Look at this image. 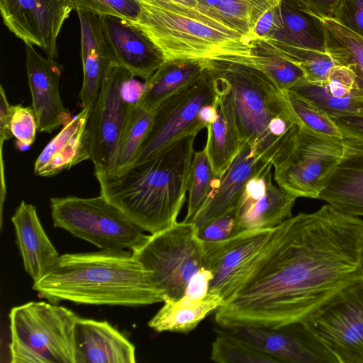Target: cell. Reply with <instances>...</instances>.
Masks as SVG:
<instances>
[{"label": "cell", "instance_id": "obj_11", "mask_svg": "<svg viewBox=\"0 0 363 363\" xmlns=\"http://www.w3.org/2000/svg\"><path fill=\"white\" fill-rule=\"evenodd\" d=\"M303 323L339 363H363V278L340 290Z\"/></svg>", "mask_w": 363, "mask_h": 363}, {"label": "cell", "instance_id": "obj_25", "mask_svg": "<svg viewBox=\"0 0 363 363\" xmlns=\"http://www.w3.org/2000/svg\"><path fill=\"white\" fill-rule=\"evenodd\" d=\"M206 68V59H168L145 81L143 89L135 102L153 111L166 99L199 79Z\"/></svg>", "mask_w": 363, "mask_h": 363}, {"label": "cell", "instance_id": "obj_23", "mask_svg": "<svg viewBox=\"0 0 363 363\" xmlns=\"http://www.w3.org/2000/svg\"><path fill=\"white\" fill-rule=\"evenodd\" d=\"M77 12L81 28L83 67V81L79 97L82 108H91L107 70L115 63L102 30L100 16L83 10Z\"/></svg>", "mask_w": 363, "mask_h": 363}, {"label": "cell", "instance_id": "obj_1", "mask_svg": "<svg viewBox=\"0 0 363 363\" xmlns=\"http://www.w3.org/2000/svg\"><path fill=\"white\" fill-rule=\"evenodd\" d=\"M363 220L329 204L274 228L233 298L216 311L219 328H279L304 321L363 278Z\"/></svg>", "mask_w": 363, "mask_h": 363}, {"label": "cell", "instance_id": "obj_34", "mask_svg": "<svg viewBox=\"0 0 363 363\" xmlns=\"http://www.w3.org/2000/svg\"><path fill=\"white\" fill-rule=\"evenodd\" d=\"M218 179L205 148L195 152L188 189L186 215L183 221L191 222L195 218L216 188Z\"/></svg>", "mask_w": 363, "mask_h": 363}, {"label": "cell", "instance_id": "obj_27", "mask_svg": "<svg viewBox=\"0 0 363 363\" xmlns=\"http://www.w3.org/2000/svg\"><path fill=\"white\" fill-rule=\"evenodd\" d=\"M297 198L272 181L264 194L256 200L239 204L237 208L238 233L273 228L290 218Z\"/></svg>", "mask_w": 363, "mask_h": 363}, {"label": "cell", "instance_id": "obj_45", "mask_svg": "<svg viewBox=\"0 0 363 363\" xmlns=\"http://www.w3.org/2000/svg\"><path fill=\"white\" fill-rule=\"evenodd\" d=\"M12 105L7 99L6 91L2 85L0 86V146L4 142L13 137L11 131V118Z\"/></svg>", "mask_w": 363, "mask_h": 363}, {"label": "cell", "instance_id": "obj_5", "mask_svg": "<svg viewBox=\"0 0 363 363\" xmlns=\"http://www.w3.org/2000/svg\"><path fill=\"white\" fill-rule=\"evenodd\" d=\"M79 316L55 303L30 301L9 313L12 363H74Z\"/></svg>", "mask_w": 363, "mask_h": 363}, {"label": "cell", "instance_id": "obj_29", "mask_svg": "<svg viewBox=\"0 0 363 363\" xmlns=\"http://www.w3.org/2000/svg\"><path fill=\"white\" fill-rule=\"evenodd\" d=\"M198 9L226 28L252 40L259 18L281 0H196Z\"/></svg>", "mask_w": 363, "mask_h": 363}, {"label": "cell", "instance_id": "obj_12", "mask_svg": "<svg viewBox=\"0 0 363 363\" xmlns=\"http://www.w3.org/2000/svg\"><path fill=\"white\" fill-rule=\"evenodd\" d=\"M135 76L112 65L107 70L87 121L90 160L94 170H111L131 104L125 92Z\"/></svg>", "mask_w": 363, "mask_h": 363}, {"label": "cell", "instance_id": "obj_20", "mask_svg": "<svg viewBox=\"0 0 363 363\" xmlns=\"http://www.w3.org/2000/svg\"><path fill=\"white\" fill-rule=\"evenodd\" d=\"M287 91L315 105L330 117L363 112V90L354 72L343 65L333 67L325 80L303 79Z\"/></svg>", "mask_w": 363, "mask_h": 363}, {"label": "cell", "instance_id": "obj_40", "mask_svg": "<svg viewBox=\"0 0 363 363\" xmlns=\"http://www.w3.org/2000/svg\"><path fill=\"white\" fill-rule=\"evenodd\" d=\"M238 213L234 208L226 213L208 221L197 229V235L203 242L225 240L239 233Z\"/></svg>", "mask_w": 363, "mask_h": 363}, {"label": "cell", "instance_id": "obj_48", "mask_svg": "<svg viewBox=\"0 0 363 363\" xmlns=\"http://www.w3.org/2000/svg\"><path fill=\"white\" fill-rule=\"evenodd\" d=\"M176 3L198 9V4L196 0H171Z\"/></svg>", "mask_w": 363, "mask_h": 363}, {"label": "cell", "instance_id": "obj_18", "mask_svg": "<svg viewBox=\"0 0 363 363\" xmlns=\"http://www.w3.org/2000/svg\"><path fill=\"white\" fill-rule=\"evenodd\" d=\"M271 162L264 160L251 145L243 142L231 163L220 175L206 203L191 221L196 229L208 221L236 208L248 181Z\"/></svg>", "mask_w": 363, "mask_h": 363}, {"label": "cell", "instance_id": "obj_49", "mask_svg": "<svg viewBox=\"0 0 363 363\" xmlns=\"http://www.w3.org/2000/svg\"><path fill=\"white\" fill-rule=\"evenodd\" d=\"M359 262H360V267L363 275V242L360 249L359 252Z\"/></svg>", "mask_w": 363, "mask_h": 363}, {"label": "cell", "instance_id": "obj_7", "mask_svg": "<svg viewBox=\"0 0 363 363\" xmlns=\"http://www.w3.org/2000/svg\"><path fill=\"white\" fill-rule=\"evenodd\" d=\"M53 225L68 231L101 250H133L148 235L119 208L101 194L50 199Z\"/></svg>", "mask_w": 363, "mask_h": 363}, {"label": "cell", "instance_id": "obj_13", "mask_svg": "<svg viewBox=\"0 0 363 363\" xmlns=\"http://www.w3.org/2000/svg\"><path fill=\"white\" fill-rule=\"evenodd\" d=\"M273 230H244L225 240L203 242L204 266L213 274L208 293L220 296L225 303L230 301L268 242Z\"/></svg>", "mask_w": 363, "mask_h": 363}, {"label": "cell", "instance_id": "obj_35", "mask_svg": "<svg viewBox=\"0 0 363 363\" xmlns=\"http://www.w3.org/2000/svg\"><path fill=\"white\" fill-rule=\"evenodd\" d=\"M212 343L211 359L219 363H279L272 356L224 329L216 330Z\"/></svg>", "mask_w": 363, "mask_h": 363}, {"label": "cell", "instance_id": "obj_44", "mask_svg": "<svg viewBox=\"0 0 363 363\" xmlns=\"http://www.w3.org/2000/svg\"><path fill=\"white\" fill-rule=\"evenodd\" d=\"M331 118L343 136L363 140V112L345 113Z\"/></svg>", "mask_w": 363, "mask_h": 363}, {"label": "cell", "instance_id": "obj_15", "mask_svg": "<svg viewBox=\"0 0 363 363\" xmlns=\"http://www.w3.org/2000/svg\"><path fill=\"white\" fill-rule=\"evenodd\" d=\"M221 328L272 356L279 363H339L303 322L279 328Z\"/></svg>", "mask_w": 363, "mask_h": 363}, {"label": "cell", "instance_id": "obj_46", "mask_svg": "<svg viewBox=\"0 0 363 363\" xmlns=\"http://www.w3.org/2000/svg\"><path fill=\"white\" fill-rule=\"evenodd\" d=\"M309 9L323 19H333L341 0H303Z\"/></svg>", "mask_w": 363, "mask_h": 363}, {"label": "cell", "instance_id": "obj_31", "mask_svg": "<svg viewBox=\"0 0 363 363\" xmlns=\"http://www.w3.org/2000/svg\"><path fill=\"white\" fill-rule=\"evenodd\" d=\"M249 60L283 91L305 79L303 71L267 40L252 41Z\"/></svg>", "mask_w": 363, "mask_h": 363}, {"label": "cell", "instance_id": "obj_32", "mask_svg": "<svg viewBox=\"0 0 363 363\" xmlns=\"http://www.w3.org/2000/svg\"><path fill=\"white\" fill-rule=\"evenodd\" d=\"M326 50L337 65L350 68L363 90V38L332 19H323Z\"/></svg>", "mask_w": 363, "mask_h": 363}, {"label": "cell", "instance_id": "obj_39", "mask_svg": "<svg viewBox=\"0 0 363 363\" xmlns=\"http://www.w3.org/2000/svg\"><path fill=\"white\" fill-rule=\"evenodd\" d=\"M38 121L33 107L12 105L11 131L18 144L28 147L35 140Z\"/></svg>", "mask_w": 363, "mask_h": 363}, {"label": "cell", "instance_id": "obj_22", "mask_svg": "<svg viewBox=\"0 0 363 363\" xmlns=\"http://www.w3.org/2000/svg\"><path fill=\"white\" fill-rule=\"evenodd\" d=\"M91 108H82L62 125L47 144L34 164V174L52 177L77 164L90 160L87 121Z\"/></svg>", "mask_w": 363, "mask_h": 363}, {"label": "cell", "instance_id": "obj_2", "mask_svg": "<svg viewBox=\"0 0 363 363\" xmlns=\"http://www.w3.org/2000/svg\"><path fill=\"white\" fill-rule=\"evenodd\" d=\"M196 136L124 169L94 170L100 194L144 231L155 234L170 227L186 201Z\"/></svg>", "mask_w": 363, "mask_h": 363}, {"label": "cell", "instance_id": "obj_36", "mask_svg": "<svg viewBox=\"0 0 363 363\" xmlns=\"http://www.w3.org/2000/svg\"><path fill=\"white\" fill-rule=\"evenodd\" d=\"M273 47L289 60L298 65L309 82L325 80L337 64L328 52L286 45L268 40Z\"/></svg>", "mask_w": 363, "mask_h": 363}, {"label": "cell", "instance_id": "obj_8", "mask_svg": "<svg viewBox=\"0 0 363 363\" xmlns=\"http://www.w3.org/2000/svg\"><path fill=\"white\" fill-rule=\"evenodd\" d=\"M132 252L164 294V300L184 296L192 275L205 267L203 242L191 222H177L150 234Z\"/></svg>", "mask_w": 363, "mask_h": 363}, {"label": "cell", "instance_id": "obj_43", "mask_svg": "<svg viewBox=\"0 0 363 363\" xmlns=\"http://www.w3.org/2000/svg\"><path fill=\"white\" fill-rule=\"evenodd\" d=\"M213 278L212 272L202 267L189 279L184 296L193 300L203 299L208 294Z\"/></svg>", "mask_w": 363, "mask_h": 363}, {"label": "cell", "instance_id": "obj_9", "mask_svg": "<svg viewBox=\"0 0 363 363\" xmlns=\"http://www.w3.org/2000/svg\"><path fill=\"white\" fill-rule=\"evenodd\" d=\"M344 151L343 138L301 125L272 161L278 186L296 196L318 199Z\"/></svg>", "mask_w": 363, "mask_h": 363}, {"label": "cell", "instance_id": "obj_3", "mask_svg": "<svg viewBox=\"0 0 363 363\" xmlns=\"http://www.w3.org/2000/svg\"><path fill=\"white\" fill-rule=\"evenodd\" d=\"M32 288L55 304L68 301L137 307L164 301V294L130 250L63 254Z\"/></svg>", "mask_w": 363, "mask_h": 363}, {"label": "cell", "instance_id": "obj_21", "mask_svg": "<svg viewBox=\"0 0 363 363\" xmlns=\"http://www.w3.org/2000/svg\"><path fill=\"white\" fill-rule=\"evenodd\" d=\"M74 363H135V346L107 321L78 317Z\"/></svg>", "mask_w": 363, "mask_h": 363}, {"label": "cell", "instance_id": "obj_38", "mask_svg": "<svg viewBox=\"0 0 363 363\" xmlns=\"http://www.w3.org/2000/svg\"><path fill=\"white\" fill-rule=\"evenodd\" d=\"M73 9L83 10L100 16L120 17L136 22L141 12L138 0H70Z\"/></svg>", "mask_w": 363, "mask_h": 363}, {"label": "cell", "instance_id": "obj_28", "mask_svg": "<svg viewBox=\"0 0 363 363\" xmlns=\"http://www.w3.org/2000/svg\"><path fill=\"white\" fill-rule=\"evenodd\" d=\"M224 303L220 296L211 293L201 300H193L186 296L179 299L165 298L163 306L149 321L148 325L159 333H186Z\"/></svg>", "mask_w": 363, "mask_h": 363}, {"label": "cell", "instance_id": "obj_30", "mask_svg": "<svg viewBox=\"0 0 363 363\" xmlns=\"http://www.w3.org/2000/svg\"><path fill=\"white\" fill-rule=\"evenodd\" d=\"M216 107L217 119L206 127L207 140L204 148L215 173L220 177L236 156L242 143L231 110L218 90Z\"/></svg>", "mask_w": 363, "mask_h": 363}, {"label": "cell", "instance_id": "obj_42", "mask_svg": "<svg viewBox=\"0 0 363 363\" xmlns=\"http://www.w3.org/2000/svg\"><path fill=\"white\" fill-rule=\"evenodd\" d=\"M278 5L269 9L259 18L252 31L253 40H268L274 38L281 24Z\"/></svg>", "mask_w": 363, "mask_h": 363}, {"label": "cell", "instance_id": "obj_19", "mask_svg": "<svg viewBox=\"0 0 363 363\" xmlns=\"http://www.w3.org/2000/svg\"><path fill=\"white\" fill-rule=\"evenodd\" d=\"M342 138L341 160L318 199L342 213L363 216V140L350 136Z\"/></svg>", "mask_w": 363, "mask_h": 363}, {"label": "cell", "instance_id": "obj_24", "mask_svg": "<svg viewBox=\"0 0 363 363\" xmlns=\"http://www.w3.org/2000/svg\"><path fill=\"white\" fill-rule=\"evenodd\" d=\"M11 221L24 269L37 281L54 267L60 255L45 232L35 206L22 201Z\"/></svg>", "mask_w": 363, "mask_h": 363}, {"label": "cell", "instance_id": "obj_33", "mask_svg": "<svg viewBox=\"0 0 363 363\" xmlns=\"http://www.w3.org/2000/svg\"><path fill=\"white\" fill-rule=\"evenodd\" d=\"M153 111L133 101L123 126L114 161L111 170L117 171L129 166L138 152L152 124Z\"/></svg>", "mask_w": 363, "mask_h": 363}, {"label": "cell", "instance_id": "obj_4", "mask_svg": "<svg viewBox=\"0 0 363 363\" xmlns=\"http://www.w3.org/2000/svg\"><path fill=\"white\" fill-rule=\"evenodd\" d=\"M220 94L228 104L242 143L271 162L284 140L301 122L284 94L248 57L226 55L206 59Z\"/></svg>", "mask_w": 363, "mask_h": 363}, {"label": "cell", "instance_id": "obj_37", "mask_svg": "<svg viewBox=\"0 0 363 363\" xmlns=\"http://www.w3.org/2000/svg\"><path fill=\"white\" fill-rule=\"evenodd\" d=\"M284 94L302 125L319 134L340 138L343 137L332 118L320 108L291 91H284Z\"/></svg>", "mask_w": 363, "mask_h": 363}, {"label": "cell", "instance_id": "obj_10", "mask_svg": "<svg viewBox=\"0 0 363 363\" xmlns=\"http://www.w3.org/2000/svg\"><path fill=\"white\" fill-rule=\"evenodd\" d=\"M217 99L216 83L206 64L199 79L153 111L150 130L130 165L152 158L183 138L206 128L199 119V110L206 104L216 106Z\"/></svg>", "mask_w": 363, "mask_h": 363}, {"label": "cell", "instance_id": "obj_6", "mask_svg": "<svg viewBox=\"0 0 363 363\" xmlns=\"http://www.w3.org/2000/svg\"><path fill=\"white\" fill-rule=\"evenodd\" d=\"M140 3L141 12L133 23L163 51L167 60L211 59L226 55L249 57L253 40L249 37L225 32L183 15Z\"/></svg>", "mask_w": 363, "mask_h": 363}, {"label": "cell", "instance_id": "obj_16", "mask_svg": "<svg viewBox=\"0 0 363 363\" xmlns=\"http://www.w3.org/2000/svg\"><path fill=\"white\" fill-rule=\"evenodd\" d=\"M100 19L115 65L146 81L167 60L163 51L133 22L113 16H100Z\"/></svg>", "mask_w": 363, "mask_h": 363}, {"label": "cell", "instance_id": "obj_14", "mask_svg": "<svg viewBox=\"0 0 363 363\" xmlns=\"http://www.w3.org/2000/svg\"><path fill=\"white\" fill-rule=\"evenodd\" d=\"M72 9L70 0H0L8 29L25 44L40 48L52 60L58 56L57 37Z\"/></svg>", "mask_w": 363, "mask_h": 363}, {"label": "cell", "instance_id": "obj_17", "mask_svg": "<svg viewBox=\"0 0 363 363\" xmlns=\"http://www.w3.org/2000/svg\"><path fill=\"white\" fill-rule=\"evenodd\" d=\"M25 45L27 77L38 131L50 133L72 117L60 96L62 67L55 60L40 55L33 45Z\"/></svg>", "mask_w": 363, "mask_h": 363}, {"label": "cell", "instance_id": "obj_47", "mask_svg": "<svg viewBox=\"0 0 363 363\" xmlns=\"http://www.w3.org/2000/svg\"><path fill=\"white\" fill-rule=\"evenodd\" d=\"M218 110L216 105L206 104L203 106L199 112V119L206 127L207 125L216 121Z\"/></svg>", "mask_w": 363, "mask_h": 363}, {"label": "cell", "instance_id": "obj_26", "mask_svg": "<svg viewBox=\"0 0 363 363\" xmlns=\"http://www.w3.org/2000/svg\"><path fill=\"white\" fill-rule=\"evenodd\" d=\"M278 6L281 24L271 40L327 52L324 21L303 0H281Z\"/></svg>", "mask_w": 363, "mask_h": 363}, {"label": "cell", "instance_id": "obj_41", "mask_svg": "<svg viewBox=\"0 0 363 363\" xmlns=\"http://www.w3.org/2000/svg\"><path fill=\"white\" fill-rule=\"evenodd\" d=\"M333 20L363 38V0H341Z\"/></svg>", "mask_w": 363, "mask_h": 363}]
</instances>
